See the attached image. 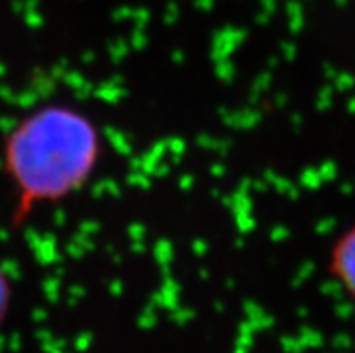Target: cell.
Instances as JSON below:
<instances>
[{"label": "cell", "instance_id": "cell-3", "mask_svg": "<svg viewBox=\"0 0 355 353\" xmlns=\"http://www.w3.org/2000/svg\"><path fill=\"white\" fill-rule=\"evenodd\" d=\"M13 304V283L4 267L0 265V327L4 325Z\"/></svg>", "mask_w": 355, "mask_h": 353}, {"label": "cell", "instance_id": "cell-2", "mask_svg": "<svg viewBox=\"0 0 355 353\" xmlns=\"http://www.w3.org/2000/svg\"><path fill=\"white\" fill-rule=\"evenodd\" d=\"M327 273L348 300L355 303V222L343 229L330 243Z\"/></svg>", "mask_w": 355, "mask_h": 353}, {"label": "cell", "instance_id": "cell-1", "mask_svg": "<svg viewBox=\"0 0 355 353\" xmlns=\"http://www.w3.org/2000/svg\"><path fill=\"white\" fill-rule=\"evenodd\" d=\"M105 157L98 121L69 101L31 108L8 130L2 168L15 193V222L58 206L92 182Z\"/></svg>", "mask_w": 355, "mask_h": 353}]
</instances>
